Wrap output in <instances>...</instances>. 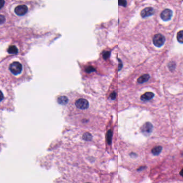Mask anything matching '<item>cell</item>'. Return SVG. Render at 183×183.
<instances>
[{"mask_svg": "<svg viewBox=\"0 0 183 183\" xmlns=\"http://www.w3.org/2000/svg\"><path fill=\"white\" fill-rule=\"evenodd\" d=\"M5 3V1L4 0H0V9L2 8Z\"/></svg>", "mask_w": 183, "mask_h": 183, "instance_id": "20", "label": "cell"}, {"mask_svg": "<svg viewBox=\"0 0 183 183\" xmlns=\"http://www.w3.org/2000/svg\"><path fill=\"white\" fill-rule=\"evenodd\" d=\"M75 105L80 109H86L89 107L88 101L84 98H80L75 101Z\"/></svg>", "mask_w": 183, "mask_h": 183, "instance_id": "3", "label": "cell"}, {"mask_svg": "<svg viewBox=\"0 0 183 183\" xmlns=\"http://www.w3.org/2000/svg\"><path fill=\"white\" fill-rule=\"evenodd\" d=\"M85 71H86V72H87V73H91V72L95 71V69L94 67H93L92 66H88L86 68Z\"/></svg>", "mask_w": 183, "mask_h": 183, "instance_id": "16", "label": "cell"}, {"mask_svg": "<svg viewBox=\"0 0 183 183\" xmlns=\"http://www.w3.org/2000/svg\"></svg>", "mask_w": 183, "mask_h": 183, "instance_id": "24", "label": "cell"}, {"mask_svg": "<svg viewBox=\"0 0 183 183\" xmlns=\"http://www.w3.org/2000/svg\"><path fill=\"white\" fill-rule=\"evenodd\" d=\"M180 176H181L183 177V169H182V170L180 171Z\"/></svg>", "mask_w": 183, "mask_h": 183, "instance_id": "23", "label": "cell"}, {"mask_svg": "<svg viewBox=\"0 0 183 183\" xmlns=\"http://www.w3.org/2000/svg\"><path fill=\"white\" fill-rule=\"evenodd\" d=\"M177 39L179 43H183V30L180 31L178 33H177Z\"/></svg>", "mask_w": 183, "mask_h": 183, "instance_id": "13", "label": "cell"}, {"mask_svg": "<svg viewBox=\"0 0 183 183\" xmlns=\"http://www.w3.org/2000/svg\"><path fill=\"white\" fill-rule=\"evenodd\" d=\"M4 98L3 94L2 92L0 91V102Z\"/></svg>", "mask_w": 183, "mask_h": 183, "instance_id": "22", "label": "cell"}, {"mask_svg": "<svg viewBox=\"0 0 183 183\" xmlns=\"http://www.w3.org/2000/svg\"><path fill=\"white\" fill-rule=\"evenodd\" d=\"M154 94L152 92H146L141 96V100L143 101H148L154 98Z\"/></svg>", "mask_w": 183, "mask_h": 183, "instance_id": "8", "label": "cell"}, {"mask_svg": "<svg viewBox=\"0 0 183 183\" xmlns=\"http://www.w3.org/2000/svg\"><path fill=\"white\" fill-rule=\"evenodd\" d=\"M165 37L161 34H155L153 39V42L154 45L157 47H161V46H163L165 43Z\"/></svg>", "mask_w": 183, "mask_h": 183, "instance_id": "2", "label": "cell"}, {"mask_svg": "<svg viewBox=\"0 0 183 183\" xmlns=\"http://www.w3.org/2000/svg\"><path fill=\"white\" fill-rule=\"evenodd\" d=\"M172 16L173 11L169 9H165L161 13V17L164 21H168L170 20Z\"/></svg>", "mask_w": 183, "mask_h": 183, "instance_id": "6", "label": "cell"}, {"mask_svg": "<svg viewBox=\"0 0 183 183\" xmlns=\"http://www.w3.org/2000/svg\"><path fill=\"white\" fill-rule=\"evenodd\" d=\"M141 132L145 135H148L150 134L153 130V125L152 124L149 122L146 123L145 124L142 126L141 129Z\"/></svg>", "mask_w": 183, "mask_h": 183, "instance_id": "4", "label": "cell"}, {"mask_svg": "<svg viewBox=\"0 0 183 183\" xmlns=\"http://www.w3.org/2000/svg\"><path fill=\"white\" fill-rule=\"evenodd\" d=\"M23 67L22 64L18 62H15L11 63L9 66L10 71L15 75H17L20 73Z\"/></svg>", "mask_w": 183, "mask_h": 183, "instance_id": "1", "label": "cell"}, {"mask_svg": "<svg viewBox=\"0 0 183 183\" xmlns=\"http://www.w3.org/2000/svg\"><path fill=\"white\" fill-rule=\"evenodd\" d=\"M116 93L113 92V93H112L111 94H110V98H111V99L114 100L115 98H116Z\"/></svg>", "mask_w": 183, "mask_h": 183, "instance_id": "21", "label": "cell"}, {"mask_svg": "<svg viewBox=\"0 0 183 183\" xmlns=\"http://www.w3.org/2000/svg\"><path fill=\"white\" fill-rule=\"evenodd\" d=\"M154 13V9L152 7H148L141 11V16L142 18H146L153 15Z\"/></svg>", "mask_w": 183, "mask_h": 183, "instance_id": "7", "label": "cell"}, {"mask_svg": "<svg viewBox=\"0 0 183 183\" xmlns=\"http://www.w3.org/2000/svg\"><path fill=\"white\" fill-rule=\"evenodd\" d=\"M28 11V8L25 5H20L15 8V12L18 16H23Z\"/></svg>", "mask_w": 183, "mask_h": 183, "instance_id": "5", "label": "cell"}, {"mask_svg": "<svg viewBox=\"0 0 183 183\" xmlns=\"http://www.w3.org/2000/svg\"><path fill=\"white\" fill-rule=\"evenodd\" d=\"M162 150V147L160 146H155L152 149V153L154 155L156 156V155H158L160 154Z\"/></svg>", "mask_w": 183, "mask_h": 183, "instance_id": "11", "label": "cell"}, {"mask_svg": "<svg viewBox=\"0 0 183 183\" xmlns=\"http://www.w3.org/2000/svg\"><path fill=\"white\" fill-rule=\"evenodd\" d=\"M127 2L126 0H118V4L121 6L125 7L126 6Z\"/></svg>", "mask_w": 183, "mask_h": 183, "instance_id": "17", "label": "cell"}, {"mask_svg": "<svg viewBox=\"0 0 183 183\" xmlns=\"http://www.w3.org/2000/svg\"><path fill=\"white\" fill-rule=\"evenodd\" d=\"M112 136V131L111 130H109L108 133H107V140H108V142L109 144H111Z\"/></svg>", "mask_w": 183, "mask_h": 183, "instance_id": "15", "label": "cell"}, {"mask_svg": "<svg viewBox=\"0 0 183 183\" xmlns=\"http://www.w3.org/2000/svg\"><path fill=\"white\" fill-rule=\"evenodd\" d=\"M8 52L10 54H16L18 52V49L15 46H11L8 49Z\"/></svg>", "mask_w": 183, "mask_h": 183, "instance_id": "12", "label": "cell"}, {"mask_svg": "<svg viewBox=\"0 0 183 183\" xmlns=\"http://www.w3.org/2000/svg\"><path fill=\"white\" fill-rule=\"evenodd\" d=\"M110 52H108V51L105 52L103 54V57L105 59H107L109 58V57L110 56Z\"/></svg>", "mask_w": 183, "mask_h": 183, "instance_id": "18", "label": "cell"}, {"mask_svg": "<svg viewBox=\"0 0 183 183\" xmlns=\"http://www.w3.org/2000/svg\"><path fill=\"white\" fill-rule=\"evenodd\" d=\"M68 101L69 99L66 96H61L57 99V102L60 105H66L68 103Z\"/></svg>", "mask_w": 183, "mask_h": 183, "instance_id": "10", "label": "cell"}, {"mask_svg": "<svg viewBox=\"0 0 183 183\" xmlns=\"http://www.w3.org/2000/svg\"><path fill=\"white\" fill-rule=\"evenodd\" d=\"M150 78V75L148 74H144L140 76L139 78L138 79V82L140 84H142L145 82H147Z\"/></svg>", "mask_w": 183, "mask_h": 183, "instance_id": "9", "label": "cell"}, {"mask_svg": "<svg viewBox=\"0 0 183 183\" xmlns=\"http://www.w3.org/2000/svg\"><path fill=\"white\" fill-rule=\"evenodd\" d=\"M5 20H6L5 17L3 15H0V24H2L4 23Z\"/></svg>", "mask_w": 183, "mask_h": 183, "instance_id": "19", "label": "cell"}, {"mask_svg": "<svg viewBox=\"0 0 183 183\" xmlns=\"http://www.w3.org/2000/svg\"><path fill=\"white\" fill-rule=\"evenodd\" d=\"M82 138L86 141L91 140L92 138L91 134H90L89 133H85L84 134H83V136H82Z\"/></svg>", "mask_w": 183, "mask_h": 183, "instance_id": "14", "label": "cell"}]
</instances>
